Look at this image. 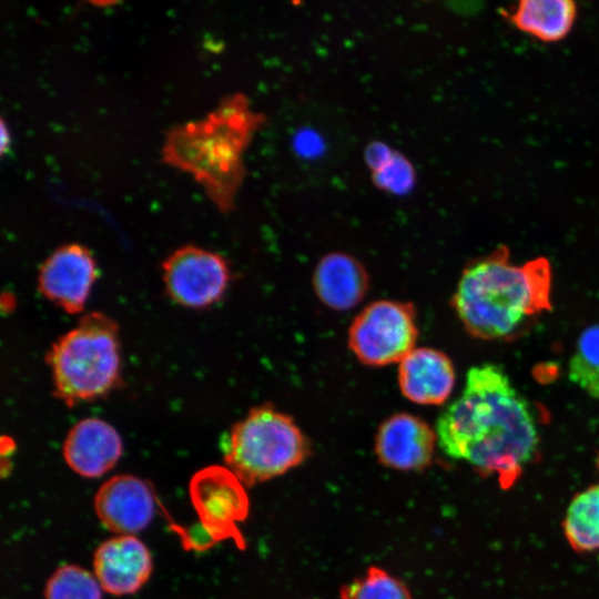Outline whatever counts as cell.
<instances>
[{
	"label": "cell",
	"instance_id": "1",
	"mask_svg": "<svg viewBox=\"0 0 599 599\" xmlns=\"http://www.w3.org/2000/svg\"><path fill=\"white\" fill-rule=\"evenodd\" d=\"M437 444L450 458L511 485L532 459L539 433L529 403L497 364L471 367L461 394L436 423Z\"/></svg>",
	"mask_w": 599,
	"mask_h": 599
},
{
	"label": "cell",
	"instance_id": "2",
	"mask_svg": "<svg viewBox=\"0 0 599 599\" xmlns=\"http://www.w3.org/2000/svg\"><path fill=\"white\" fill-rule=\"evenodd\" d=\"M551 284L546 257L515 264L508 247L499 245L463 270L451 305L473 337L506 341L551 309Z\"/></svg>",
	"mask_w": 599,
	"mask_h": 599
},
{
	"label": "cell",
	"instance_id": "3",
	"mask_svg": "<svg viewBox=\"0 0 599 599\" xmlns=\"http://www.w3.org/2000/svg\"><path fill=\"white\" fill-rule=\"evenodd\" d=\"M265 121L246 95L233 93L204 118L172 126L165 133L162 160L190 173L211 202L229 213L245 176L244 152Z\"/></svg>",
	"mask_w": 599,
	"mask_h": 599
},
{
	"label": "cell",
	"instance_id": "4",
	"mask_svg": "<svg viewBox=\"0 0 599 599\" xmlns=\"http://www.w3.org/2000/svg\"><path fill=\"white\" fill-rule=\"evenodd\" d=\"M47 362L54 395L68 406L106 395L120 380L116 324L99 312L84 315L53 343Z\"/></svg>",
	"mask_w": 599,
	"mask_h": 599
},
{
	"label": "cell",
	"instance_id": "5",
	"mask_svg": "<svg viewBox=\"0 0 599 599\" xmlns=\"http://www.w3.org/2000/svg\"><path fill=\"white\" fill-rule=\"evenodd\" d=\"M221 446L226 467L244 486L282 476L311 454L294 418L271 404L251 408L232 425Z\"/></svg>",
	"mask_w": 599,
	"mask_h": 599
},
{
	"label": "cell",
	"instance_id": "6",
	"mask_svg": "<svg viewBox=\"0 0 599 599\" xmlns=\"http://www.w3.org/2000/svg\"><path fill=\"white\" fill-rule=\"evenodd\" d=\"M417 337L412 303L378 300L354 317L348 329V347L362 364L383 367L399 364L416 347Z\"/></svg>",
	"mask_w": 599,
	"mask_h": 599
},
{
	"label": "cell",
	"instance_id": "7",
	"mask_svg": "<svg viewBox=\"0 0 599 599\" xmlns=\"http://www.w3.org/2000/svg\"><path fill=\"white\" fill-rule=\"evenodd\" d=\"M163 281L169 296L189 308H206L217 303L230 283L225 258L212 251L185 245L163 262Z\"/></svg>",
	"mask_w": 599,
	"mask_h": 599
},
{
	"label": "cell",
	"instance_id": "8",
	"mask_svg": "<svg viewBox=\"0 0 599 599\" xmlns=\"http://www.w3.org/2000/svg\"><path fill=\"white\" fill-rule=\"evenodd\" d=\"M190 491L210 537L233 539L243 549L244 539L237 524L247 517L250 502L241 480L226 466H210L194 475Z\"/></svg>",
	"mask_w": 599,
	"mask_h": 599
},
{
	"label": "cell",
	"instance_id": "9",
	"mask_svg": "<svg viewBox=\"0 0 599 599\" xmlns=\"http://www.w3.org/2000/svg\"><path fill=\"white\" fill-rule=\"evenodd\" d=\"M98 277L90 251L78 243L58 247L39 270L41 294L69 314L80 313Z\"/></svg>",
	"mask_w": 599,
	"mask_h": 599
},
{
	"label": "cell",
	"instance_id": "10",
	"mask_svg": "<svg viewBox=\"0 0 599 599\" xmlns=\"http://www.w3.org/2000/svg\"><path fill=\"white\" fill-rule=\"evenodd\" d=\"M436 444V430L427 422L402 412L382 422L375 435L374 451L387 468L418 471L432 464Z\"/></svg>",
	"mask_w": 599,
	"mask_h": 599
},
{
	"label": "cell",
	"instance_id": "11",
	"mask_svg": "<svg viewBox=\"0 0 599 599\" xmlns=\"http://www.w3.org/2000/svg\"><path fill=\"white\" fill-rule=\"evenodd\" d=\"M93 506L97 517L110 531L135 535L152 521L155 497L146 481L134 475L121 474L99 487Z\"/></svg>",
	"mask_w": 599,
	"mask_h": 599
},
{
	"label": "cell",
	"instance_id": "12",
	"mask_svg": "<svg viewBox=\"0 0 599 599\" xmlns=\"http://www.w3.org/2000/svg\"><path fill=\"white\" fill-rule=\"evenodd\" d=\"M152 556L135 535H116L101 542L93 554V573L103 591L113 596L138 592L150 579Z\"/></svg>",
	"mask_w": 599,
	"mask_h": 599
},
{
	"label": "cell",
	"instance_id": "13",
	"mask_svg": "<svg viewBox=\"0 0 599 599\" xmlns=\"http://www.w3.org/2000/svg\"><path fill=\"white\" fill-rule=\"evenodd\" d=\"M123 451L116 429L103 419L89 417L79 420L69 430L62 455L75 474L84 478H99L111 470Z\"/></svg>",
	"mask_w": 599,
	"mask_h": 599
},
{
	"label": "cell",
	"instance_id": "14",
	"mask_svg": "<svg viewBox=\"0 0 599 599\" xmlns=\"http://www.w3.org/2000/svg\"><path fill=\"white\" fill-rule=\"evenodd\" d=\"M397 382L400 393L409 402L441 405L455 387L456 370L444 352L415 347L398 364Z\"/></svg>",
	"mask_w": 599,
	"mask_h": 599
},
{
	"label": "cell",
	"instance_id": "15",
	"mask_svg": "<svg viewBox=\"0 0 599 599\" xmlns=\"http://www.w3.org/2000/svg\"><path fill=\"white\" fill-rule=\"evenodd\" d=\"M312 285L322 304L333 311L345 312L364 300L369 287V276L355 256L345 252H331L317 262Z\"/></svg>",
	"mask_w": 599,
	"mask_h": 599
},
{
	"label": "cell",
	"instance_id": "16",
	"mask_svg": "<svg viewBox=\"0 0 599 599\" xmlns=\"http://www.w3.org/2000/svg\"><path fill=\"white\" fill-rule=\"evenodd\" d=\"M517 30L541 42L564 40L572 30L578 9L571 0H521L500 10Z\"/></svg>",
	"mask_w": 599,
	"mask_h": 599
},
{
	"label": "cell",
	"instance_id": "17",
	"mask_svg": "<svg viewBox=\"0 0 599 599\" xmlns=\"http://www.w3.org/2000/svg\"><path fill=\"white\" fill-rule=\"evenodd\" d=\"M564 532L575 550H599V483L580 491L570 501Z\"/></svg>",
	"mask_w": 599,
	"mask_h": 599
},
{
	"label": "cell",
	"instance_id": "18",
	"mask_svg": "<svg viewBox=\"0 0 599 599\" xmlns=\"http://www.w3.org/2000/svg\"><path fill=\"white\" fill-rule=\"evenodd\" d=\"M569 379L599 400V324L582 331L568 365Z\"/></svg>",
	"mask_w": 599,
	"mask_h": 599
},
{
	"label": "cell",
	"instance_id": "19",
	"mask_svg": "<svg viewBox=\"0 0 599 599\" xmlns=\"http://www.w3.org/2000/svg\"><path fill=\"white\" fill-rule=\"evenodd\" d=\"M341 599H413L407 586L377 566L354 578L339 589Z\"/></svg>",
	"mask_w": 599,
	"mask_h": 599
},
{
	"label": "cell",
	"instance_id": "20",
	"mask_svg": "<svg viewBox=\"0 0 599 599\" xmlns=\"http://www.w3.org/2000/svg\"><path fill=\"white\" fill-rule=\"evenodd\" d=\"M102 591L94 573L81 566L63 565L48 579L44 599H102Z\"/></svg>",
	"mask_w": 599,
	"mask_h": 599
},
{
	"label": "cell",
	"instance_id": "21",
	"mask_svg": "<svg viewBox=\"0 0 599 599\" xmlns=\"http://www.w3.org/2000/svg\"><path fill=\"white\" fill-rule=\"evenodd\" d=\"M370 177L377 189L397 196L409 194L417 183L415 166L397 150L384 164L370 172Z\"/></svg>",
	"mask_w": 599,
	"mask_h": 599
},
{
	"label": "cell",
	"instance_id": "22",
	"mask_svg": "<svg viewBox=\"0 0 599 599\" xmlns=\"http://www.w3.org/2000/svg\"><path fill=\"white\" fill-rule=\"evenodd\" d=\"M395 149L382 141L369 142L364 151V160L369 171H374L384 164L393 154Z\"/></svg>",
	"mask_w": 599,
	"mask_h": 599
},
{
	"label": "cell",
	"instance_id": "23",
	"mask_svg": "<svg viewBox=\"0 0 599 599\" xmlns=\"http://www.w3.org/2000/svg\"><path fill=\"white\" fill-rule=\"evenodd\" d=\"M1 148H0V151L1 153H3L6 151V148L8 145V142H9V133L7 131V128H6V123L3 120H1Z\"/></svg>",
	"mask_w": 599,
	"mask_h": 599
}]
</instances>
